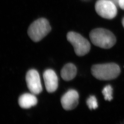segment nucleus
Returning a JSON list of instances; mask_svg holds the SVG:
<instances>
[{"label":"nucleus","instance_id":"1","mask_svg":"<svg viewBox=\"0 0 124 124\" xmlns=\"http://www.w3.org/2000/svg\"><path fill=\"white\" fill-rule=\"evenodd\" d=\"M90 40L97 46L104 49H109L115 45L116 37L109 30L103 28H97L90 33Z\"/></svg>","mask_w":124,"mask_h":124},{"label":"nucleus","instance_id":"2","mask_svg":"<svg viewBox=\"0 0 124 124\" xmlns=\"http://www.w3.org/2000/svg\"><path fill=\"white\" fill-rule=\"evenodd\" d=\"M91 70L95 78L101 80L115 79L121 72L119 66L114 63L95 64L92 66Z\"/></svg>","mask_w":124,"mask_h":124},{"label":"nucleus","instance_id":"3","mask_svg":"<svg viewBox=\"0 0 124 124\" xmlns=\"http://www.w3.org/2000/svg\"><path fill=\"white\" fill-rule=\"evenodd\" d=\"M51 30L49 22L45 18H40L33 22L28 30L29 37L35 42H39Z\"/></svg>","mask_w":124,"mask_h":124},{"label":"nucleus","instance_id":"4","mask_svg":"<svg viewBox=\"0 0 124 124\" xmlns=\"http://www.w3.org/2000/svg\"><path fill=\"white\" fill-rule=\"evenodd\" d=\"M67 39L74 47V50L78 56H83L90 51L91 45L87 39L80 34L70 31L67 34Z\"/></svg>","mask_w":124,"mask_h":124},{"label":"nucleus","instance_id":"5","mask_svg":"<svg viewBox=\"0 0 124 124\" xmlns=\"http://www.w3.org/2000/svg\"><path fill=\"white\" fill-rule=\"evenodd\" d=\"M95 9L99 16L107 19H112L117 15L116 5L109 0H98L95 3Z\"/></svg>","mask_w":124,"mask_h":124},{"label":"nucleus","instance_id":"6","mask_svg":"<svg viewBox=\"0 0 124 124\" xmlns=\"http://www.w3.org/2000/svg\"><path fill=\"white\" fill-rule=\"evenodd\" d=\"M25 80L28 88L31 93L35 95L39 94L42 91L40 78L38 72L31 69L27 73Z\"/></svg>","mask_w":124,"mask_h":124},{"label":"nucleus","instance_id":"7","mask_svg":"<svg viewBox=\"0 0 124 124\" xmlns=\"http://www.w3.org/2000/svg\"><path fill=\"white\" fill-rule=\"evenodd\" d=\"M79 95L75 90H69L62 96L61 103L64 110H72L75 108L79 103Z\"/></svg>","mask_w":124,"mask_h":124},{"label":"nucleus","instance_id":"8","mask_svg":"<svg viewBox=\"0 0 124 124\" xmlns=\"http://www.w3.org/2000/svg\"><path fill=\"white\" fill-rule=\"evenodd\" d=\"M43 78L47 92L49 93L55 92L58 87V79L55 72L52 69H47L44 73Z\"/></svg>","mask_w":124,"mask_h":124},{"label":"nucleus","instance_id":"9","mask_svg":"<svg viewBox=\"0 0 124 124\" xmlns=\"http://www.w3.org/2000/svg\"><path fill=\"white\" fill-rule=\"evenodd\" d=\"M38 100L35 94L25 93L19 97L18 103L21 107L24 109L30 108L36 105Z\"/></svg>","mask_w":124,"mask_h":124},{"label":"nucleus","instance_id":"10","mask_svg":"<svg viewBox=\"0 0 124 124\" xmlns=\"http://www.w3.org/2000/svg\"><path fill=\"white\" fill-rule=\"evenodd\" d=\"M76 74V67L72 63L67 64L61 70V77L63 80L66 81H70L74 79Z\"/></svg>","mask_w":124,"mask_h":124},{"label":"nucleus","instance_id":"11","mask_svg":"<svg viewBox=\"0 0 124 124\" xmlns=\"http://www.w3.org/2000/svg\"><path fill=\"white\" fill-rule=\"evenodd\" d=\"M102 93L105 100L110 101L113 99V89L111 85H107L103 89Z\"/></svg>","mask_w":124,"mask_h":124},{"label":"nucleus","instance_id":"12","mask_svg":"<svg viewBox=\"0 0 124 124\" xmlns=\"http://www.w3.org/2000/svg\"><path fill=\"white\" fill-rule=\"evenodd\" d=\"M87 104L91 110L97 108L98 107V101L95 96H90L87 100Z\"/></svg>","mask_w":124,"mask_h":124},{"label":"nucleus","instance_id":"13","mask_svg":"<svg viewBox=\"0 0 124 124\" xmlns=\"http://www.w3.org/2000/svg\"><path fill=\"white\" fill-rule=\"evenodd\" d=\"M118 5L122 9L124 10V0H119Z\"/></svg>","mask_w":124,"mask_h":124},{"label":"nucleus","instance_id":"14","mask_svg":"<svg viewBox=\"0 0 124 124\" xmlns=\"http://www.w3.org/2000/svg\"><path fill=\"white\" fill-rule=\"evenodd\" d=\"M112 2H113L115 4V5H117L118 4V0H110Z\"/></svg>","mask_w":124,"mask_h":124},{"label":"nucleus","instance_id":"15","mask_svg":"<svg viewBox=\"0 0 124 124\" xmlns=\"http://www.w3.org/2000/svg\"><path fill=\"white\" fill-rule=\"evenodd\" d=\"M122 24H123V27L124 28V18H123V20H122Z\"/></svg>","mask_w":124,"mask_h":124}]
</instances>
